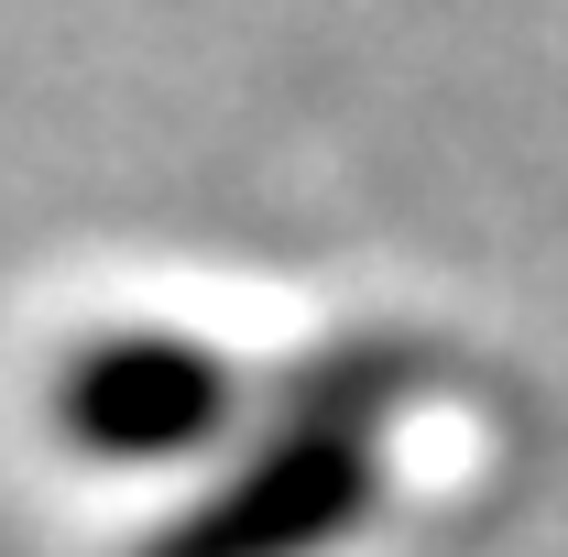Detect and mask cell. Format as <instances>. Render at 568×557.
Here are the masks:
<instances>
[{
	"mask_svg": "<svg viewBox=\"0 0 568 557\" xmlns=\"http://www.w3.org/2000/svg\"><path fill=\"white\" fill-rule=\"evenodd\" d=\"M209 416V361H186V350H88V372L67 383V426L88 448H164V437H186V426Z\"/></svg>",
	"mask_w": 568,
	"mask_h": 557,
	"instance_id": "obj_1",
	"label": "cell"
}]
</instances>
